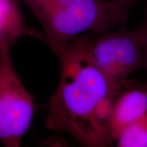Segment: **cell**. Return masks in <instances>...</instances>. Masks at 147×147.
Returning a JSON list of instances; mask_svg holds the SVG:
<instances>
[{
    "mask_svg": "<svg viewBox=\"0 0 147 147\" xmlns=\"http://www.w3.org/2000/svg\"><path fill=\"white\" fill-rule=\"evenodd\" d=\"M89 34L73 40L57 56L60 77L50 99L46 127L67 134L81 147H113V104L130 84L114 83L95 65L88 50Z\"/></svg>",
    "mask_w": 147,
    "mask_h": 147,
    "instance_id": "6da1fadb",
    "label": "cell"
},
{
    "mask_svg": "<svg viewBox=\"0 0 147 147\" xmlns=\"http://www.w3.org/2000/svg\"><path fill=\"white\" fill-rule=\"evenodd\" d=\"M43 29L45 41L57 57L78 37L119 28L111 0H18Z\"/></svg>",
    "mask_w": 147,
    "mask_h": 147,
    "instance_id": "7a4b0ae2",
    "label": "cell"
},
{
    "mask_svg": "<svg viewBox=\"0 0 147 147\" xmlns=\"http://www.w3.org/2000/svg\"><path fill=\"white\" fill-rule=\"evenodd\" d=\"M34 99L14 67L10 47L0 46V141L3 147H21L32 125Z\"/></svg>",
    "mask_w": 147,
    "mask_h": 147,
    "instance_id": "3957f363",
    "label": "cell"
},
{
    "mask_svg": "<svg viewBox=\"0 0 147 147\" xmlns=\"http://www.w3.org/2000/svg\"><path fill=\"white\" fill-rule=\"evenodd\" d=\"M88 50L95 65L114 83L127 86V78L144 67L143 49L134 31L124 27L90 33Z\"/></svg>",
    "mask_w": 147,
    "mask_h": 147,
    "instance_id": "277c9868",
    "label": "cell"
},
{
    "mask_svg": "<svg viewBox=\"0 0 147 147\" xmlns=\"http://www.w3.org/2000/svg\"><path fill=\"white\" fill-rule=\"evenodd\" d=\"M147 115V84H130L114 102L110 128L114 141L120 132Z\"/></svg>",
    "mask_w": 147,
    "mask_h": 147,
    "instance_id": "5b68a950",
    "label": "cell"
},
{
    "mask_svg": "<svg viewBox=\"0 0 147 147\" xmlns=\"http://www.w3.org/2000/svg\"><path fill=\"white\" fill-rule=\"evenodd\" d=\"M18 0H0V46L12 47L25 36L45 41V36L27 25Z\"/></svg>",
    "mask_w": 147,
    "mask_h": 147,
    "instance_id": "8992f818",
    "label": "cell"
},
{
    "mask_svg": "<svg viewBox=\"0 0 147 147\" xmlns=\"http://www.w3.org/2000/svg\"><path fill=\"white\" fill-rule=\"evenodd\" d=\"M115 142L116 147H147V115L123 129Z\"/></svg>",
    "mask_w": 147,
    "mask_h": 147,
    "instance_id": "52a82bcc",
    "label": "cell"
},
{
    "mask_svg": "<svg viewBox=\"0 0 147 147\" xmlns=\"http://www.w3.org/2000/svg\"><path fill=\"white\" fill-rule=\"evenodd\" d=\"M138 1L140 0H111L114 14L121 26L127 23L131 7Z\"/></svg>",
    "mask_w": 147,
    "mask_h": 147,
    "instance_id": "ba28073f",
    "label": "cell"
},
{
    "mask_svg": "<svg viewBox=\"0 0 147 147\" xmlns=\"http://www.w3.org/2000/svg\"><path fill=\"white\" fill-rule=\"evenodd\" d=\"M133 31L142 47L144 56V67L147 69V14L142 23Z\"/></svg>",
    "mask_w": 147,
    "mask_h": 147,
    "instance_id": "9c48e42d",
    "label": "cell"
},
{
    "mask_svg": "<svg viewBox=\"0 0 147 147\" xmlns=\"http://www.w3.org/2000/svg\"><path fill=\"white\" fill-rule=\"evenodd\" d=\"M45 147H65V146H64V145L62 144V142H61L60 141L55 140L53 141V142H51V144L47 145V146Z\"/></svg>",
    "mask_w": 147,
    "mask_h": 147,
    "instance_id": "30bf717a",
    "label": "cell"
}]
</instances>
